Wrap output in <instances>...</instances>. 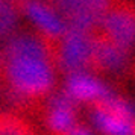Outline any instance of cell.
<instances>
[{"label":"cell","instance_id":"10","mask_svg":"<svg viewBox=\"0 0 135 135\" xmlns=\"http://www.w3.org/2000/svg\"><path fill=\"white\" fill-rule=\"evenodd\" d=\"M65 135H94V134H93L88 128H85V126H79V124H76V126H74L73 129H70Z\"/></svg>","mask_w":135,"mask_h":135},{"label":"cell","instance_id":"7","mask_svg":"<svg viewBox=\"0 0 135 135\" xmlns=\"http://www.w3.org/2000/svg\"><path fill=\"white\" fill-rule=\"evenodd\" d=\"M20 14L31 20L35 25V31L50 43L62 37L68 29L58 11L40 0H26Z\"/></svg>","mask_w":135,"mask_h":135},{"label":"cell","instance_id":"9","mask_svg":"<svg viewBox=\"0 0 135 135\" xmlns=\"http://www.w3.org/2000/svg\"><path fill=\"white\" fill-rule=\"evenodd\" d=\"M111 2L112 0H85L86 5L91 8V9H94L99 15H102L105 12V9L111 5Z\"/></svg>","mask_w":135,"mask_h":135},{"label":"cell","instance_id":"8","mask_svg":"<svg viewBox=\"0 0 135 135\" xmlns=\"http://www.w3.org/2000/svg\"><path fill=\"white\" fill-rule=\"evenodd\" d=\"M91 106V122L102 135H134V122L112 114L102 105Z\"/></svg>","mask_w":135,"mask_h":135},{"label":"cell","instance_id":"6","mask_svg":"<svg viewBox=\"0 0 135 135\" xmlns=\"http://www.w3.org/2000/svg\"><path fill=\"white\" fill-rule=\"evenodd\" d=\"M46 100V115L44 123L49 132L53 135H65L78 124V114H76V102H73L64 93H52Z\"/></svg>","mask_w":135,"mask_h":135},{"label":"cell","instance_id":"3","mask_svg":"<svg viewBox=\"0 0 135 135\" xmlns=\"http://www.w3.org/2000/svg\"><path fill=\"white\" fill-rule=\"evenodd\" d=\"M134 0H112L100 15L96 31L126 52L134 49Z\"/></svg>","mask_w":135,"mask_h":135},{"label":"cell","instance_id":"5","mask_svg":"<svg viewBox=\"0 0 135 135\" xmlns=\"http://www.w3.org/2000/svg\"><path fill=\"white\" fill-rule=\"evenodd\" d=\"M64 93L76 103L94 105L103 102L115 93L90 71L67 74Z\"/></svg>","mask_w":135,"mask_h":135},{"label":"cell","instance_id":"12","mask_svg":"<svg viewBox=\"0 0 135 135\" xmlns=\"http://www.w3.org/2000/svg\"><path fill=\"white\" fill-rule=\"evenodd\" d=\"M0 2H2V0H0Z\"/></svg>","mask_w":135,"mask_h":135},{"label":"cell","instance_id":"2","mask_svg":"<svg viewBox=\"0 0 135 135\" xmlns=\"http://www.w3.org/2000/svg\"><path fill=\"white\" fill-rule=\"evenodd\" d=\"M93 32L68 27L62 37L50 43L53 62L58 71L64 74L79 71L91 73Z\"/></svg>","mask_w":135,"mask_h":135},{"label":"cell","instance_id":"4","mask_svg":"<svg viewBox=\"0 0 135 135\" xmlns=\"http://www.w3.org/2000/svg\"><path fill=\"white\" fill-rule=\"evenodd\" d=\"M131 71H132L131 52H126L118 46L112 44L100 32H93L91 73L123 79L128 78Z\"/></svg>","mask_w":135,"mask_h":135},{"label":"cell","instance_id":"11","mask_svg":"<svg viewBox=\"0 0 135 135\" xmlns=\"http://www.w3.org/2000/svg\"><path fill=\"white\" fill-rule=\"evenodd\" d=\"M5 2L9 3V5H11V6H12L18 14L21 12V8H23V5L26 3V0H5Z\"/></svg>","mask_w":135,"mask_h":135},{"label":"cell","instance_id":"1","mask_svg":"<svg viewBox=\"0 0 135 135\" xmlns=\"http://www.w3.org/2000/svg\"><path fill=\"white\" fill-rule=\"evenodd\" d=\"M56 73L50 41L37 31L15 33L0 50V80L6 85L9 100L18 106L52 94Z\"/></svg>","mask_w":135,"mask_h":135}]
</instances>
